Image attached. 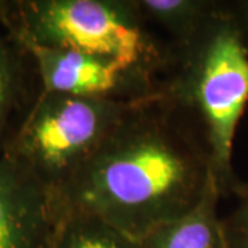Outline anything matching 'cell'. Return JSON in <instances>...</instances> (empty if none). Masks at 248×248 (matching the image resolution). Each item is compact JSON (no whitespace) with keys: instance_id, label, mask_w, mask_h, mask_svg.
I'll return each instance as SVG.
<instances>
[{"instance_id":"6da1fadb","label":"cell","mask_w":248,"mask_h":248,"mask_svg":"<svg viewBox=\"0 0 248 248\" xmlns=\"http://www.w3.org/2000/svg\"><path fill=\"white\" fill-rule=\"evenodd\" d=\"M213 179L203 137L160 95L135 104L60 200L135 240L190 211Z\"/></svg>"},{"instance_id":"7a4b0ae2","label":"cell","mask_w":248,"mask_h":248,"mask_svg":"<svg viewBox=\"0 0 248 248\" xmlns=\"http://www.w3.org/2000/svg\"><path fill=\"white\" fill-rule=\"evenodd\" d=\"M159 95L203 137L221 197L236 195L243 181L234 172L233 149L248 105V54L232 1L218 0L195 35L171 45Z\"/></svg>"},{"instance_id":"3957f363","label":"cell","mask_w":248,"mask_h":248,"mask_svg":"<svg viewBox=\"0 0 248 248\" xmlns=\"http://www.w3.org/2000/svg\"><path fill=\"white\" fill-rule=\"evenodd\" d=\"M0 21L19 42L122 60L157 79L171 55L134 0H0Z\"/></svg>"},{"instance_id":"277c9868","label":"cell","mask_w":248,"mask_h":248,"mask_svg":"<svg viewBox=\"0 0 248 248\" xmlns=\"http://www.w3.org/2000/svg\"><path fill=\"white\" fill-rule=\"evenodd\" d=\"M131 107L42 91L1 155L60 197Z\"/></svg>"},{"instance_id":"5b68a950","label":"cell","mask_w":248,"mask_h":248,"mask_svg":"<svg viewBox=\"0 0 248 248\" xmlns=\"http://www.w3.org/2000/svg\"><path fill=\"white\" fill-rule=\"evenodd\" d=\"M35 63L42 91L140 104L159 95V79L122 60L24 43Z\"/></svg>"},{"instance_id":"8992f818","label":"cell","mask_w":248,"mask_h":248,"mask_svg":"<svg viewBox=\"0 0 248 248\" xmlns=\"http://www.w3.org/2000/svg\"><path fill=\"white\" fill-rule=\"evenodd\" d=\"M65 210L58 195L0 156V248H53Z\"/></svg>"},{"instance_id":"52a82bcc","label":"cell","mask_w":248,"mask_h":248,"mask_svg":"<svg viewBox=\"0 0 248 248\" xmlns=\"http://www.w3.org/2000/svg\"><path fill=\"white\" fill-rule=\"evenodd\" d=\"M40 93L31 54L0 21V156Z\"/></svg>"},{"instance_id":"ba28073f","label":"cell","mask_w":248,"mask_h":248,"mask_svg":"<svg viewBox=\"0 0 248 248\" xmlns=\"http://www.w3.org/2000/svg\"><path fill=\"white\" fill-rule=\"evenodd\" d=\"M222 197L211 179L202 200L175 219L164 222L140 239L141 248H228L218 203Z\"/></svg>"},{"instance_id":"9c48e42d","label":"cell","mask_w":248,"mask_h":248,"mask_svg":"<svg viewBox=\"0 0 248 248\" xmlns=\"http://www.w3.org/2000/svg\"><path fill=\"white\" fill-rule=\"evenodd\" d=\"M142 18L170 45H179L203 25L218 0H134Z\"/></svg>"},{"instance_id":"30bf717a","label":"cell","mask_w":248,"mask_h":248,"mask_svg":"<svg viewBox=\"0 0 248 248\" xmlns=\"http://www.w3.org/2000/svg\"><path fill=\"white\" fill-rule=\"evenodd\" d=\"M53 248H141L140 241L95 217L65 213Z\"/></svg>"},{"instance_id":"8fae6325","label":"cell","mask_w":248,"mask_h":248,"mask_svg":"<svg viewBox=\"0 0 248 248\" xmlns=\"http://www.w3.org/2000/svg\"><path fill=\"white\" fill-rule=\"evenodd\" d=\"M234 197L236 207L222 217L228 248H248V182H241Z\"/></svg>"},{"instance_id":"7c38bea8","label":"cell","mask_w":248,"mask_h":248,"mask_svg":"<svg viewBox=\"0 0 248 248\" xmlns=\"http://www.w3.org/2000/svg\"><path fill=\"white\" fill-rule=\"evenodd\" d=\"M232 7L239 24L241 37L248 54V0H233Z\"/></svg>"}]
</instances>
